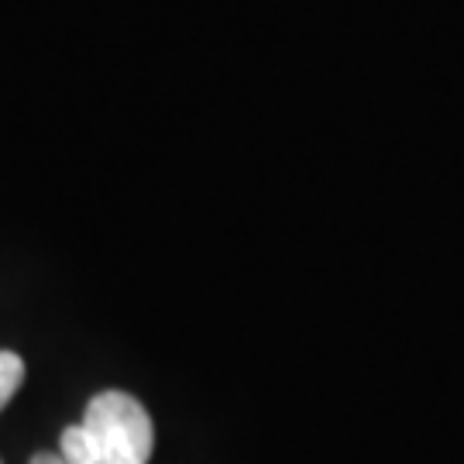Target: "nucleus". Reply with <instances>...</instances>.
<instances>
[{"label": "nucleus", "instance_id": "obj_1", "mask_svg": "<svg viewBox=\"0 0 464 464\" xmlns=\"http://www.w3.org/2000/svg\"><path fill=\"white\" fill-rule=\"evenodd\" d=\"M83 423L97 440L103 464H145L151 458V444H155L151 416L128 392L111 389L93 396Z\"/></svg>", "mask_w": 464, "mask_h": 464}, {"label": "nucleus", "instance_id": "obj_2", "mask_svg": "<svg viewBox=\"0 0 464 464\" xmlns=\"http://www.w3.org/2000/svg\"><path fill=\"white\" fill-rule=\"evenodd\" d=\"M59 454H63L69 464H103V454H100L93 433L86 430V423H76V427H66V430H63Z\"/></svg>", "mask_w": 464, "mask_h": 464}, {"label": "nucleus", "instance_id": "obj_3", "mask_svg": "<svg viewBox=\"0 0 464 464\" xmlns=\"http://www.w3.org/2000/svg\"><path fill=\"white\" fill-rule=\"evenodd\" d=\"M24 382V362L14 351H0V410L14 399V392Z\"/></svg>", "mask_w": 464, "mask_h": 464}, {"label": "nucleus", "instance_id": "obj_4", "mask_svg": "<svg viewBox=\"0 0 464 464\" xmlns=\"http://www.w3.org/2000/svg\"><path fill=\"white\" fill-rule=\"evenodd\" d=\"M32 464H69L63 454H52V450H38L32 458Z\"/></svg>", "mask_w": 464, "mask_h": 464}]
</instances>
